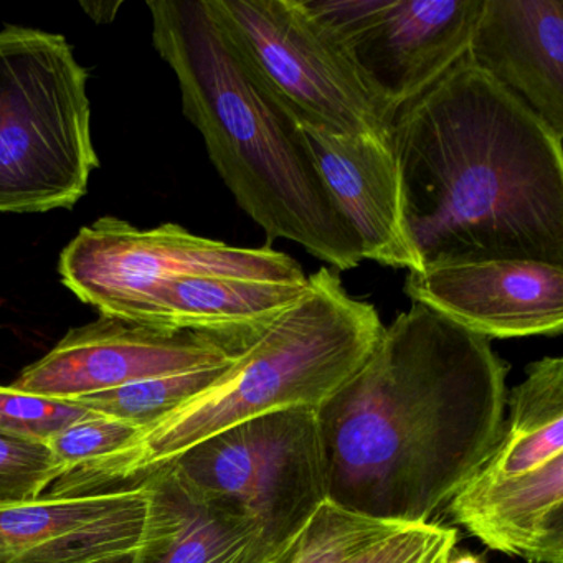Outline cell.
I'll return each instance as SVG.
<instances>
[{
	"label": "cell",
	"instance_id": "1",
	"mask_svg": "<svg viewBox=\"0 0 563 563\" xmlns=\"http://www.w3.org/2000/svg\"><path fill=\"white\" fill-rule=\"evenodd\" d=\"M507 372L489 339L413 302L318 408L329 503L385 522H433L499 438Z\"/></svg>",
	"mask_w": 563,
	"mask_h": 563
},
{
	"label": "cell",
	"instance_id": "2",
	"mask_svg": "<svg viewBox=\"0 0 563 563\" xmlns=\"http://www.w3.org/2000/svg\"><path fill=\"white\" fill-rule=\"evenodd\" d=\"M388 136L423 265L563 266V137L489 75L461 62Z\"/></svg>",
	"mask_w": 563,
	"mask_h": 563
},
{
	"label": "cell",
	"instance_id": "3",
	"mask_svg": "<svg viewBox=\"0 0 563 563\" xmlns=\"http://www.w3.org/2000/svg\"><path fill=\"white\" fill-rule=\"evenodd\" d=\"M153 44L179 81L184 117L240 209L338 272L362 262L357 236L322 186L292 118L246 74L203 0H150Z\"/></svg>",
	"mask_w": 563,
	"mask_h": 563
},
{
	"label": "cell",
	"instance_id": "4",
	"mask_svg": "<svg viewBox=\"0 0 563 563\" xmlns=\"http://www.w3.org/2000/svg\"><path fill=\"white\" fill-rule=\"evenodd\" d=\"M385 325L371 302L349 295L328 266L308 276L301 298L202 394L144 431L64 497L140 487L200 441L243 421L291 408L318 410L374 351Z\"/></svg>",
	"mask_w": 563,
	"mask_h": 563
},
{
	"label": "cell",
	"instance_id": "5",
	"mask_svg": "<svg viewBox=\"0 0 563 563\" xmlns=\"http://www.w3.org/2000/svg\"><path fill=\"white\" fill-rule=\"evenodd\" d=\"M88 71L60 34L0 31V213L74 209L100 167Z\"/></svg>",
	"mask_w": 563,
	"mask_h": 563
},
{
	"label": "cell",
	"instance_id": "6",
	"mask_svg": "<svg viewBox=\"0 0 563 563\" xmlns=\"http://www.w3.org/2000/svg\"><path fill=\"white\" fill-rule=\"evenodd\" d=\"M507 405L493 451L448 510L496 552L563 563V358L532 362Z\"/></svg>",
	"mask_w": 563,
	"mask_h": 563
},
{
	"label": "cell",
	"instance_id": "7",
	"mask_svg": "<svg viewBox=\"0 0 563 563\" xmlns=\"http://www.w3.org/2000/svg\"><path fill=\"white\" fill-rule=\"evenodd\" d=\"M169 466L197 496L250 520L275 553L328 500V457L314 408L227 428Z\"/></svg>",
	"mask_w": 563,
	"mask_h": 563
},
{
	"label": "cell",
	"instance_id": "8",
	"mask_svg": "<svg viewBox=\"0 0 563 563\" xmlns=\"http://www.w3.org/2000/svg\"><path fill=\"white\" fill-rule=\"evenodd\" d=\"M246 74L286 113L335 133L388 134L390 114L305 0H203Z\"/></svg>",
	"mask_w": 563,
	"mask_h": 563
},
{
	"label": "cell",
	"instance_id": "9",
	"mask_svg": "<svg viewBox=\"0 0 563 563\" xmlns=\"http://www.w3.org/2000/svg\"><path fill=\"white\" fill-rule=\"evenodd\" d=\"M62 283L100 316L146 321L154 296L187 276L306 279L302 266L269 243L239 249L177 223L141 230L118 217L84 227L58 262Z\"/></svg>",
	"mask_w": 563,
	"mask_h": 563
},
{
	"label": "cell",
	"instance_id": "10",
	"mask_svg": "<svg viewBox=\"0 0 563 563\" xmlns=\"http://www.w3.org/2000/svg\"><path fill=\"white\" fill-rule=\"evenodd\" d=\"M391 120L461 62L483 0H305Z\"/></svg>",
	"mask_w": 563,
	"mask_h": 563
},
{
	"label": "cell",
	"instance_id": "11",
	"mask_svg": "<svg viewBox=\"0 0 563 563\" xmlns=\"http://www.w3.org/2000/svg\"><path fill=\"white\" fill-rule=\"evenodd\" d=\"M239 355L207 332L100 316L70 329L11 387L38 397L77 400L151 378L219 367Z\"/></svg>",
	"mask_w": 563,
	"mask_h": 563
},
{
	"label": "cell",
	"instance_id": "12",
	"mask_svg": "<svg viewBox=\"0 0 563 563\" xmlns=\"http://www.w3.org/2000/svg\"><path fill=\"white\" fill-rule=\"evenodd\" d=\"M405 295L486 339L560 335L563 266L527 260H466L407 275Z\"/></svg>",
	"mask_w": 563,
	"mask_h": 563
},
{
	"label": "cell",
	"instance_id": "13",
	"mask_svg": "<svg viewBox=\"0 0 563 563\" xmlns=\"http://www.w3.org/2000/svg\"><path fill=\"white\" fill-rule=\"evenodd\" d=\"M289 117L335 209L354 230L362 260L421 272L423 260L408 227L404 179L390 136L335 133Z\"/></svg>",
	"mask_w": 563,
	"mask_h": 563
},
{
	"label": "cell",
	"instance_id": "14",
	"mask_svg": "<svg viewBox=\"0 0 563 563\" xmlns=\"http://www.w3.org/2000/svg\"><path fill=\"white\" fill-rule=\"evenodd\" d=\"M146 514L143 486L2 504L0 563H93L134 552Z\"/></svg>",
	"mask_w": 563,
	"mask_h": 563
},
{
	"label": "cell",
	"instance_id": "15",
	"mask_svg": "<svg viewBox=\"0 0 563 563\" xmlns=\"http://www.w3.org/2000/svg\"><path fill=\"white\" fill-rule=\"evenodd\" d=\"M466 60L563 137V0H483Z\"/></svg>",
	"mask_w": 563,
	"mask_h": 563
},
{
	"label": "cell",
	"instance_id": "16",
	"mask_svg": "<svg viewBox=\"0 0 563 563\" xmlns=\"http://www.w3.org/2000/svg\"><path fill=\"white\" fill-rule=\"evenodd\" d=\"M141 486L147 514L133 563H269L276 555L250 520L197 496L169 464Z\"/></svg>",
	"mask_w": 563,
	"mask_h": 563
},
{
	"label": "cell",
	"instance_id": "17",
	"mask_svg": "<svg viewBox=\"0 0 563 563\" xmlns=\"http://www.w3.org/2000/svg\"><path fill=\"white\" fill-rule=\"evenodd\" d=\"M306 288L308 278L187 276L154 296L144 322L207 332L242 354L301 298Z\"/></svg>",
	"mask_w": 563,
	"mask_h": 563
},
{
	"label": "cell",
	"instance_id": "18",
	"mask_svg": "<svg viewBox=\"0 0 563 563\" xmlns=\"http://www.w3.org/2000/svg\"><path fill=\"white\" fill-rule=\"evenodd\" d=\"M456 530L437 522H385L325 500L269 563H444Z\"/></svg>",
	"mask_w": 563,
	"mask_h": 563
},
{
	"label": "cell",
	"instance_id": "19",
	"mask_svg": "<svg viewBox=\"0 0 563 563\" xmlns=\"http://www.w3.org/2000/svg\"><path fill=\"white\" fill-rule=\"evenodd\" d=\"M233 362L219 367L199 368V371L183 372V374L167 375V377L151 378V380L137 382L114 390L87 395L74 401L84 405L95 413L117 418L147 431L167 415L216 384Z\"/></svg>",
	"mask_w": 563,
	"mask_h": 563
},
{
	"label": "cell",
	"instance_id": "20",
	"mask_svg": "<svg viewBox=\"0 0 563 563\" xmlns=\"http://www.w3.org/2000/svg\"><path fill=\"white\" fill-rule=\"evenodd\" d=\"M143 434V428L98 413L58 431L47 444L64 473L52 484L48 494H58L90 476L136 444Z\"/></svg>",
	"mask_w": 563,
	"mask_h": 563
},
{
	"label": "cell",
	"instance_id": "21",
	"mask_svg": "<svg viewBox=\"0 0 563 563\" xmlns=\"http://www.w3.org/2000/svg\"><path fill=\"white\" fill-rule=\"evenodd\" d=\"M91 415L95 411L74 400L0 387V437L47 444L58 431Z\"/></svg>",
	"mask_w": 563,
	"mask_h": 563
},
{
	"label": "cell",
	"instance_id": "22",
	"mask_svg": "<svg viewBox=\"0 0 563 563\" xmlns=\"http://www.w3.org/2000/svg\"><path fill=\"white\" fill-rule=\"evenodd\" d=\"M62 473L48 444L0 437V506L38 499Z\"/></svg>",
	"mask_w": 563,
	"mask_h": 563
},
{
	"label": "cell",
	"instance_id": "23",
	"mask_svg": "<svg viewBox=\"0 0 563 563\" xmlns=\"http://www.w3.org/2000/svg\"><path fill=\"white\" fill-rule=\"evenodd\" d=\"M80 5L97 24H111L117 18L121 2H81Z\"/></svg>",
	"mask_w": 563,
	"mask_h": 563
},
{
	"label": "cell",
	"instance_id": "24",
	"mask_svg": "<svg viewBox=\"0 0 563 563\" xmlns=\"http://www.w3.org/2000/svg\"><path fill=\"white\" fill-rule=\"evenodd\" d=\"M134 552H136V550H134ZM134 552L123 553V555L111 556V559H104L93 563H133Z\"/></svg>",
	"mask_w": 563,
	"mask_h": 563
}]
</instances>
